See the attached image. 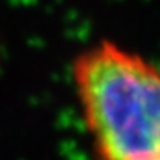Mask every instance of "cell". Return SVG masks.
<instances>
[{
  "instance_id": "6da1fadb",
  "label": "cell",
  "mask_w": 160,
  "mask_h": 160,
  "mask_svg": "<svg viewBox=\"0 0 160 160\" xmlns=\"http://www.w3.org/2000/svg\"><path fill=\"white\" fill-rule=\"evenodd\" d=\"M72 83L97 160H160V69L101 39L72 62Z\"/></svg>"
}]
</instances>
